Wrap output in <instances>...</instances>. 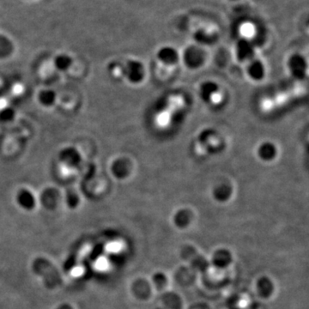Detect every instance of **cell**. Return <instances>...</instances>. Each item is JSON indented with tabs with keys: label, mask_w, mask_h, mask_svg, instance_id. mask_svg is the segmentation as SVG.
<instances>
[{
	"label": "cell",
	"mask_w": 309,
	"mask_h": 309,
	"mask_svg": "<svg viewBox=\"0 0 309 309\" xmlns=\"http://www.w3.org/2000/svg\"><path fill=\"white\" fill-rule=\"evenodd\" d=\"M124 72L128 79L132 83H138L143 77V67L142 64L137 61H130L124 69Z\"/></svg>",
	"instance_id": "1"
},
{
	"label": "cell",
	"mask_w": 309,
	"mask_h": 309,
	"mask_svg": "<svg viewBox=\"0 0 309 309\" xmlns=\"http://www.w3.org/2000/svg\"><path fill=\"white\" fill-rule=\"evenodd\" d=\"M60 158L63 163L70 167H76L81 161L80 154L74 148H66L61 151Z\"/></svg>",
	"instance_id": "2"
},
{
	"label": "cell",
	"mask_w": 309,
	"mask_h": 309,
	"mask_svg": "<svg viewBox=\"0 0 309 309\" xmlns=\"http://www.w3.org/2000/svg\"><path fill=\"white\" fill-rule=\"evenodd\" d=\"M204 54L201 49L197 47H190L185 52V60L192 65L198 64L201 62Z\"/></svg>",
	"instance_id": "3"
},
{
	"label": "cell",
	"mask_w": 309,
	"mask_h": 309,
	"mask_svg": "<svg viewBox=\"0 0 309 309\" xmlns=\"http://www.w3.org/2000/svg\"><path fill=\"white\" fill-rule=\"evenodd\" d=\"M158 58L163 63L174 64L178 60V54L173 47H163L159 51Z\"/></svg>",
	"instance_id": "4"
},
{
	"label": "cell",
	"mask_w": 309,
	"mask_h": 309,
	"mask_svg": "<svg viewBox=\"0 0 309 309\" xmlns=\"http://www.w3.org/2000/svg\"><path fill=\"white\" fill-rule=\"evenodd\" d=\"M72 64V59L67 54H60L54 59V65L59 71H67Z\"/></svg>",
	"instance_id": "5"
},
{
	"label": "cell",
	"mask_w": 309,
	"mask_h": 309,
	"mask_svg": "<svg viewBox=\"0 0 309 309\" xmlns=\"http://www.w3.org/2000/svg\"><path fill=\"white\" fill-rule=\"evenodd\" d=\"M38 99H39L40 104L43 105L45 107H51L55 103L56 94L54 91L44 90V91H40Z\"/></svg>",
	"instance_id": "6"
},
{
	"label": "cell",
	"mask_w": 309,
	"mask_h": 309,
	"mask_svg": "<svg viewBox=\"0 0 309 309\" xmlns=\"http://www.w3.org/2000/svg\"><path fill=\"white\" fill-rule=\"evenodd\" d=\"M237 51H238L239 57L241 58L242 60L248 59L249 57L252 56V45L249 42L248 40H246V39H242V40L239 41L238 46H237Z\"/></svg>",
	"instance_id": "7"
},
{
	"label": "cell",
	"mask_w": 309,
	"mask_h": 309,
	"mask_svg": "<svg viewBox=\"0 0 309 309\" xmlns=\"http://www.w3.org/2000/svg\"><path fill=\"white\" fill-rule=\"evenodd\" d=\"M18 200L20 201L22 205H25V206H31L34 203V198H33V196L31 194V192H29L28 190H25V189L19 192Z\"/></svg>",
	"instance_id": "8"
},
{
	"label": "cell",
	"mask_w": 309,
	"mask_h": 309,
	"mask_svg": "<svg viewBox=\"0 0 309 309\" xmlns=\"http://www.w3.org/2000/svg\"><path fill=\"white\" fill-rule=\"evenodd\" d=\"M15 118V111L13 108H3L0 111V122H10Z\"/></svg>",
	"instance_id": "9"
},
{
	"label": "cell",
	"mask_w": 309,
	"mask_h": 309,
	"mask_svg": "<svg viewBox=\"0 0 309 309\" xmlns=\"http://www.w3.org/2000/svg\"><path fill=\"white\" fill-rule=\"evenodd\" d=\"M68 200L70 202V204H77L78 201V198H77V195L76 192L73 191H69L68 192Z\"/></svg>",
	"instance_id": "10"
},
{
	"label": "cell",
	"mask_w": 309,
	"mask_h": 309,
	"mask_svg": "<svg viewBox=\"0 0 309 309\" xmlns=\"http://www.w3.org/2000/svg\"><path fill=\"white\" fill-rule=\"evenodd\" d=\"M249 301L247 298H243L239 301L238 306L240 309H246L247 307L248 306Z\"/></svg>",
	"instance_id": "11"
},
{
	"label": "cell",
	"mask_w": 309,
	"mask_h": 309,
	"mask_svg": "<svg viewBox=\"0 0 309 309\" xmlns=\"http://www.w3.org/2000/svg\"><path fill=\"white\" fill-rule=\"evenodd\" d=\"M231 1H235V0H231Z\"/></svg>",
	"instance_id": "12"
}]
</instances>
